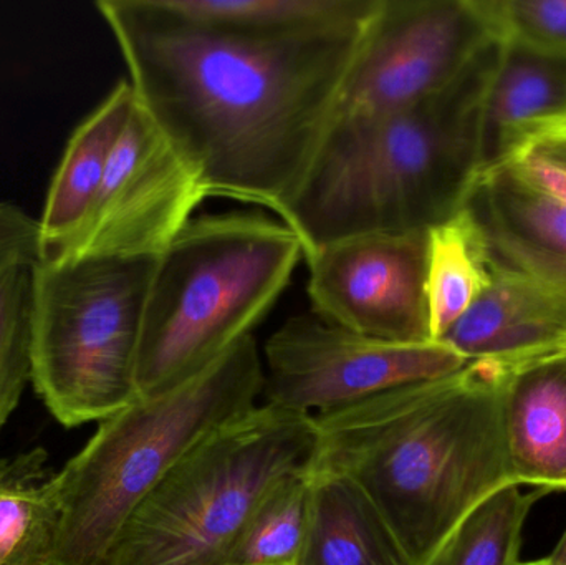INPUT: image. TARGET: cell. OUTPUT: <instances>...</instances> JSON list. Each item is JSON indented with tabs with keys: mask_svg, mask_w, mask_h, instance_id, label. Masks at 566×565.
I'll return each instance as SVG.
<instances>
[{
	"mask_svg": "<svg viewBox=\"0 0 566 565\" xmlns=\"http://www.w3.org/2000/svg\"><path fill=\"white\" fill-rule=\"evenodd\" d=\"M192 19L252 32H295L368 19L378 0H168Z\"/></svg>",
	"mask_w": 566,
	"mask_h": 565,
	"instance_id": "7402d4cb",
	"label": "cell"
},
{
	"mask_svg": "<svg viewBox=\"0 0 566 565\" xmlns=\"http://www.w3.org/2000/svg\"><path fill=\"white\" fill-rule=\"evenodd\" d=\"M264 364L254 337L181 387L136 398L99 423L56 473L60 517L52 565H105L139 504L202 440L258 407Z\"/></svg>",
	"mask_w": 566,
	"mask_h": 565,
	"instance_id": "5b68a950",
	"label": "cell"
},
{
	"mask_svg": "<svg viewBox=\"0 0 566 565\" xmlns=\"http://www.w3.org/2000/svg\"><path fill=\"white\" fill-rule=\"evenodd\" d=\"M308 527L300 565H409L375 504L345 477L310 468Z\"/></svg>",
	"mask_w": 566,
	"mask_h": 565,
	"instance_id": "e0dca14e",
	"label": "cell"
},
{
	"mask_svg": "<svg viewBox=\"0 0 566 565\" xmlns=\"http://www.w3.org/2000/svg\"><path fill=\"white\" fill-rule=\"evenodd\" d=\"M96 9L128 65L136 103L209 198L281 215L332 125L369 17L272 33L192 19L168 0H98Z\"/></svg>",
	"mask_w": 566,
	"mask_h": 565,
	"instance_id": "6da1fadb",
	"label": "cell"
},
{
	"mask_svg": "<svg viewBox=\"0 0 566 565\" xmlns=\"http://www.w3.org/2000/svg\"><path fill=\"white\" fill-rule=\"evenodd\" d=\"M565 116L566 53L502 40L482 112L481 172L504 165L538 128Z\"/></svg>",
	"mask_w": 566,
	"mask_h": 565,
	"instance_id": "5bb4252c",
	"label": "cell"
},
{
	"mask_svg": "<svg viewBox=\"0 0 566 565\" xmlns=\"http://www.w3.org/2000/svg\"><path fill=\"white\" fill-rule=\"evenodd\" d=\"M43 258L40 226L19 206L0 201V272L13 264H35Z\"/></svg>",
	"mask_w": 566,
	"mask_h": 565,
	"instance_id": "d4e9b609",
	"label": "cell"
},
{
	"mask_svg": "<svg viewBox=\"0 0 566 565\" xmlns=\"http://www.w3.org/2000/svg\"><path fill=\"white\" fill-rule=\"evenodd\" d=\"M135 103L122 80L70 136L39 219L43 258L65 251L82 231Z\"/></svg>",
	"mask_w": 566,
	"mask_h": 565,
	"instance_id": "2e32d148",
	"label": "cell"
},
{
	"mask_svg": "<svg viewBox=\"0 0 566 565\" xmlns=\"http://www.w3.org/2000/svg\"><path fill=\"white\" fill-rule=\"evenodd\" d=\"M156 261L46 255L33 264L32 384L63 427L102 423L138 398Z\"/></svg>",
	"mask_w": 566,
	"mask_h": 565,
	"instance_id": "52a82bcc",
	"label": "cell"
},
{
	"mask_svg": "<svg viewBox=\"0 0 566 565\" xmlns=\"http://www.w3.org/2000/svg\"><path fill=\"white\" fill-rule=\"evenodd\" d=\"M507 368L471 360L455 374L313 415L312 467L368 496L409 565L428 564L479 504L518 484L505 440Z\"/></svg>",
	"mask_w": 566,
	"mask_h": 565,
	"instance_id": "7a4b0ae2",
	"label": "cell"
},
{
	"mask_svg": "<svg viewBox=\"0 0 566 565\" xmlns=\"http://www.w3.org/2000/svg\"><path fill=\"white\" fill-rule=\"evenodd\" d=\"M507 367L504 427L515 480L566 491V355Z\"/></svg>",
	"mask_w": 566,
	"mask_h": 565,
	"instance_id": "9a60e30c",
	"label": "cell"
},
{
	"mask_svg": "<svg viewBox=\"0 0 566 565\" xmlns=\"http://www.w3.org/2000/svg\"><path fill=\"white\" fill-rule=\"evenodd\" d=\"M206 198L198 172L135 103L82 231L55 255L159 258Z\"/></svg>",
	"mask_w": 566,
	"mask_h": 565,
	"instance_id": "30bf717a",
	"label": "cell"
},
{
	"mask_svg": "<svg viewBox=\"0 0 566 565\" xmlns=\"http://www.w3.org/2000/svg\"><path fill=\"white\" fill-rule=\"evenodd\" d=\"M522 148L534 149L566 168V116L538 128Z\"/></svg>",
	"mask_w": 566,
	"mask_h": 565,
	"instance_id": "4316f807",
	"label": "cell"
},
{
	"mask_svg": "<svg viewBox=\"0 0 566 565\" xmlns=\"http://www.w3.org/2000/svg\"><path fill=\"white\" fill-rule=\"evenodd\" d=\"M310 468L265 494L222 565H300L308 527Z\"/></svg>",
	"mask_w": 566,
	"mask_h": 565,
	"instance_id": "44dd1931",
	"label": "cell"
},
{
	"mask_svg": "<svg viewBox=\"0 0 566 565\" xmlns=\"http://www.w3.org/2000/svg\"><path fill=\"white\" fill-rule=\"evenodd\" d=\"M504 165L535 191L548 196L566 208L565 166L528 148L518 149Z\"/></svg>",
	"mask_w": 566,
	"mask_h": 565,
	"instance_id": "484cf974",
	"label": "cell"
},
{
	"mask_svg": "<svg viewBox=\"0 0 566 565\" xmlns=\"http://www.w3.org/2000/svg\"><path fill=\"white\" fill-rule=\"evenodd\" d=\"M265 404L305 415L348 407L373 395L462 370L469 364L444 342L395 344L315 314H298L264 347Z\"/></svg>",
	"mask_w": 566,
	"mask_h": 565,
	"instance_id": "9c48e42d",
	"label": "cell"
},
{
	"mask_svg": "<svg viewBox=\"0 0 566 565\" xmlns=\"http://www.w3.org/2000/svg\"><path fill=\"white\" fill-rule=\"evenodd\" d=\"M484 242L464 211L428 231V294L432 341L439 342L491 284Z\"/></svg>",
	"mask_w": 566,
	"mask_h": 565,
	"instance_id": "d6986e66",
	"label": "cell"
},
{
	"mask_svg": "<svg viewBox=\"0 0 566 565\" xmlns=\"http://www.w3.org/2000/svg\"><path fill=\"white\" fill-rule=\"evenodd\" d=\"M517 565H555L554 563H552L551 559H548V557H544V559H538V561H531V563H518Z\"/></svg>",
	"mask_w": 566,
	"mask_h": 565,
	"instance_id": "f1b7e54d",
	"label": "cell"
},
{
	"mask_svg": "<svg viewBox=\"0 0 566 565\" xmlns=\"http://www.w3.org/2000/svg\"><path fill=\"white\" fill-rule=\"evenodd\" d=\"M312 415L252 408L189 451L139 504L105 565H222L265 494L306 470Z\"/></svg>",
	"mask_w": 566,
	"mask_h": 565,
	"instance_id": "8992f818",
	"label": "cell"
},
{
	"mask_svg": "<svg viewBox=\"0 0 566 565\" xmlns=\"http://www.w3.org/2000/svg\"><path fill=\"white\" fill-rule=\"evenodd\" d=\"M555 565H566V530L562 534L560 541H558L555 550L552 551L551 556H547Z\"/></svg>",
	"mask_w": 566,
	"mask_h": 565,
	"instance_id": "83f0119b",
	"label": "cell"
},
{
	"mask_svg": "<svg viewBox=\"0 0 566 565\" xmlns=\"http://www.w3.org/2000/svg\"><path fill=\"white\" fill-rule=\"evenodd\" d=\"M302 258L298 236L281 219L196 216L156 261L136 365L138 398L181 387L252 337Z\"/></svg>",
	"mask_w": 566,
	"mask_h": 565,
	"instance_id": "277c9868",
	"label": "cell"
},
{
	"mask_svg": "<svg viewBox=\"0 0 566 565\" xmlns=\"http://www.w3.org/2000/svg\"><path fill=\"white\" fill-rule=\"evenodd\" d=\"M502 40L566 53V0H474Z\"/></svg>",
	"mask_w": 566,
	"mask_h": 565,
	"instance_id": "cb8c5ba5",
	"label": "cell"
},
{
	"mask_svg": "<svg viewBox=\"0 0 566 565\" xmlns=\"http://www.w3.org/2000/svg\"><path fill=\"white\" fill-rule=\"evenodd\" d=\"M501 52L494 35L441 92L402 112L333 119L279 215L303 254L353 236L429 231L461 212L481 175L482 112Z\"/></svg>",
	"mask_w": 566,
	"mask_h": 565,
	"instance_id": "3957f363",
	"label": "cell"
},
{
	"mask_svg": "<svg viewBox=\"0 0 566 565\" xmlns=\"http://www.w3.org/2000/svg\"><path fill=\"white\" fill-rule=\"evenodd\" d=\"M547 494L518 484L497 491L461 521L426 565H517L525 523Z\"/></svg>",
	"mask_w": 566,
	"mask_h": 565,
	"instance_id": "ffe728a7",
	"label": "cell"
},
{
	"mask_svg": "<svg viewBox=\"0 0 566 565\" xmlns=\"http://www.w3.org/2000/svg\"><path fill=\"white\" fill-rule=\"evenodd\" d=\"M462 211L478 229L492 271L566 299V208L505 165L481 172Z\"/></svg>",
	"mask_w": 566,
	"mask_h": 565,
	"instance_id": "7c38bea8",
	"label": "cell"
},
{
	"mask_svg": "<svg viewBox=\"0 0 566 565\" xmlns=\"http://www.w3.org/2000/svg\"><path fill=\"white\" fill-rule=\"evenodd\" d=\"M33 448L0 460V565H52L59 540L56 473Z\"/></svg>",
	"mask_w": 566,
	"mask_h": 565,
	"instance_id": "ac0fdd59",
	"label": "cell"
},
{
	"mask_svg": "<svg viewBox=\"0 0 566 565\" xmlns=\"http://www.w3.org/2000/svg\"><path fill=\"white\" fill-rule=\"evenodd\" d=\"M33 264L0 272V430L32 381Z\"/></svg>",
	"mask_w": 566,
	"mask_h": 565,
	"instance_id": "603a6c76",
	"label": "cell"
},
{
	"mask_svg": "<svg viewBox=\"0 0 566 565\" xmlns=\"http://www.w3.org/2000/svg\"><path fill=\"white\" fill-rule=\"evenodd\" d=\"M303 259L316 317L395 344L434 342L426 294L428 231L353 236L310 249Z\"/></svg>",
	"mask_w": 566,
	"mask_h": 565,
	"instance_id": "8fae6325",
	"label": "cell"
},
{
	"mask_svg": "<svg viewBox=\"0 0 566 565\" xmlns=\"http://www.w3.org/2000/svg\"><path fill=\"white\" fill-rule=\"evenodd\" d=\"M492 36L474 0H378L363 27L333 119L379 118L424 102L448 86Z\"/></svg>",
	"mask_w": 566,
	"mask_h": 565,
	"instance_id": "ba28073f",
	"label": "cell"
},
{
	"mask_svg": "<svg viewBox=\"0 0 566 565\" xmlns=\"http://www.w3.org/2000/svg\"><path fill=\"white\" fill-rule=\"evenodd\" d=\"M439 342L468 360L507 365L566 355V299L494 272L481 297Z\"/></svg>",
	"mask_w": 566,
	"mask_h": 565,
	"instance_id": "4fadbf2b",
	"label": "cell"
}]
</instances>
